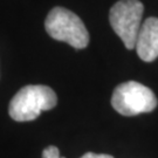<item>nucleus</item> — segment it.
Returning <instances> with one entry per match:
<instances>
[{"instance_id":"nucleus-1","label":"nucleus","mask_w":158,"mask_h":158,"mask_svg":"<svg viewBox=\"0 0 158 158\" xmlns=\"http://www.w3.org/2000/svg\"><path fill=\"white\" fill-rule=\"evenodd\" d=\"M57 97L54 90L42 85H31L21 88L12 98L8 113L14 121H33L45 110L56 106Z\"/></svg>"},{"instance_id":"nucleus-2","label":"nucleus","mask_w":158,"mask_h":158,"mask_svg":"<svg viewBox=\"0 0 158 158\" xmlns=\"http://www.w3.org/2000/svg\"><path fill=\"white\" fill-rule=\"evenodd\" d=\"M45 28L53 39L83 49L89 44V33L75 13L63 7H54L46 18Z\"/></svg>"},{"instance_id":"nucleus-3","label":"nucleus","mask_w":158,"mask_h":158,"mask_svg":"<svg viewBox=\"0 0 158 158\" xmlns=\"http://www.w3.org/2000/svg\"><path fill=\"white\" fill-rule=\"evenodd\" d=\"M157 97L153 91L136 81H128L115 88L111 106L123 116H136L150 113L157 107Z\"/></svg>"},{"instance_id":"nucleus-4","label":"nucleus","mask_w":158,"mask_h":158,"mask_svg":"<svg viewBox=\"0 0 158 158\" xmlns=\"http://www.w3.org/2000/svg\"><path fill=\"white\" fill-rule=\"evenodd\" d=\"M143 12L144 6L138 0H119L110 8V25L128 49L136 47Z\"/></svg>"},{"instance_id":"nucleus-5","label":"nucleus","mask_w":158,"mask_h":158,"mask_svg":"<svg viewBox=\"0 0 158 158\" xmlns=\"http://www.w3.org/2000/svg\"><path fill=\"white\" fill-rule=\"evenodd\" d=\"M138 56L145 62L158 57V18H148L143 23L136 41Z\"/></svg>"},{"instance_id":"nucleus-6","label":"nucleus","mask_w":158,"mask_h":158,"mask_svg":"<svg viewBox=\"0 0 158 158\" xmlns=\"http://www.w3.org/2000/svg\"><path fill=\"white\" fill-rule=\"evenodd\" d=\"M42 158H64L60 156V151L56 147L49 145L42 151Z\"/></svg>"},{"instance_id":"nucleus-7","label":"nucleus","mask_w":158,"mask_h":158,"mask_svg":"<svg viewBox=\"0 0 158 158\" xmlns=\"http://www.w3.org/2000/svg\"><path fill=\"white\" fill-rule=\"evenodd\" d=\"M80 158H114V157L110 156V155H104V153L98 155V153H94V152H87Z\"/></svg>"}]
</instances>
